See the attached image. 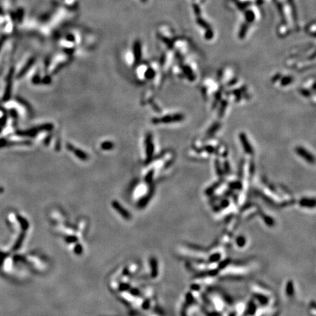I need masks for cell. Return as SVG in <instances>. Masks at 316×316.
I'll return each mask as SVG.
<instances>
[{"instance_id":"obj_1","label":"cell","mask_w":316,"mask_h":316,"mask_svg":"<svg viewBox=\"0 0 316 316\" xmlns=\"http://www.w3.org/2000/svg\"><path fill=\"white\" fill-rule=\"evenodd\" d=\"M296 153L299 156H300L303 160L307 162L308 163L311 165H313L315 163V157L312 153L309 152L307 149L302 147L301 146H298L295 149Z\"/></svg>"},{"instance_id":"obj_2","label":"cell","mask_w":316,"mask_h":316,"mask_svg":"<svg viewBox=\"0 0 316 316\" xmlns=\"http://www.w3.org/2000/svg\"><path fill=\"white\" fill-rule=\"evenodd\" d=\"M239 139L245 153L250 156H253L254 154V150H253V146L251 145L247 136V134H245L244 133H240L239 134Z\"/></svg>"},{"instance_id":"obj_3","label":"cell","mask_w":316,"mask_h":316,"mask_svg":"<svg viewBox=\"0 0 316 316\" xmlns=\"http://www.w3.org/2000/svg\"><path fill=\"white\" fill-rule=\"evenodd\" d=\"M185 119V116L182 113H174L169 114L162 117L160 119H157V122H162V123L169 124L173 122H179Z\"/></svg>"},{"instance_id":"obj_4","label":"cell","mask_w":316,"mask_h":316,"mask_svg":"<svg viewBox=\"0 0 316 316\" xmlns=\"http://www.w3.org/2000/svg\"><path fill=\"white\" fill-rule=\"evenodd\" d=\"M278 81H280V86H287L290 85V84H292L293 81H294V77H292L291 75H285V76L281 75V77H280Z\"/></svg>"},{"instance_id":"obj_5","label":"cell","mask_w":316,"mask_h":316,"mask_svg":"<svg viewBox=\"0 0 316 316\" xmlns=\"http://www.w3.org/2000/svg\"><path fill=\"white\" fill-rule=\"evenodd\" d=\"M220 127V125L219 124V122H215V123L214 124L212 127H209V129H208V131H207V135L211 136V135H212V134L216 133V132L219 130Z\"/></svg>"},{"instance_id":"obj_6","label":"cell","mask_w":316,"mask_h":316,"mask_svg":"<svg viewBox=\"0 0 316 316\" xmlns=\"http://www.w3.org/2000/svg\"><path fill=\"white\" fill-rule=\"evenodd\" d=\"M220 103L221 105H220V107L219 116H222L224 115V113H225V111H226V108H227L228 100H221L220 101Z\"/></svg>"},{"instance_id":"obj_7","label":"cell","mask_w":316,"mask_h":316,"mask_svg":"<svg viewBox=\"0 0 316 316\" xmlns=\"http://www.w3.org/2000/svg\"><path fill=\"white\" fill-rule=\"evenodd\" d=\"M214 163H215L214 166H215L216 172H217V174L219 175V176H222V174H223L224 171H223V168H222V166H221L220 164V161H219L218 160H216Z\"/></svg>"},{"instance_id":"obj_8","label":"cell","mask_w":316,"mask_h":316,"mask_svg":"<svg viewBox=\"0 0 316 316\" xmlns=\"http://www.w3.org/2000/svg\"><path fill=\"white\" fill-rule=\"evenodd\" d=\"M300 94L304 97V98H309L311 97V90L310 89H307L306 87H302L301 89H299Z\"/></svg>"}]
</instances>
